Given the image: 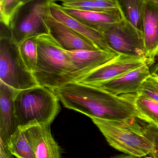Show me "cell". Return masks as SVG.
<instances>
[{
  "instance_id": "cell-30",
  "label": "cell",
  "mask_w": 158,
  "mask_h": 158,
  "mask_svg": "<svg viewBox=\"0 0 158 158\" xmlns=\"http://www.w3.org/2000/svg\"><path fill=\"white\" fill-rule=\"evenodd\" d=\"M149 158H154V157H153L152 156H149Z\"/></svg>"
},
{
  "instance_id": "cell-28",
  "label": "cell",
  "mask_w": 158,
  "mask_h": 158,
  "mask_svg": "<svg viewBox=\"0 0 158 158\" xmlns=\"http://www.w3.org/2000/svg\"><path fill=\"white\" fill-rule=\"evenodd\" d=\"M147 1H150V2H153L158 4V0H147Z\"/></svg>"
},
{
  "instance_id": "cell-19",
  "label": "cell",
  "mask_w": 158,
  "mask_h": 158,
  "mask_svg": "<svg viewBox=\"0 0 158 158\" xmlns=\"http://www.w3.org/2000/svg\"><path fill=\"white\" fill-rule=\"evenodd\" d=\"M134 102L141 120L158 126V101L135 94Z\"/></svg>"
},
{
  "instance_id": "cell-14",
  "label": "cell",
  "mask_w": 158,
  "mask_h": 158,
  "mask_svg": "<svg viewBox=\"0 0 158 158\" xmlns=\"http://www.w3.org/2000/svg\"><path fill=\"white\" fill-rule=\"evenodd\" d=\"M49 11L54 18L90 41L98 50L116 53L109 46L102 33L70 16L63 11L61 5L56 2L52 1L50 3Z\"/></svg>"
},
{
  "instance_id": "cell-26",
  "label": "cell",
  "mask_w": 158,
  "mask_h": 158,
  "mask_svg": "<svg viewBox=\"0 0 158 158\" xmlns=\"http://www.w3.org/2000/svg\"><path fill=\"white\" fill-rule=\"evenodd\" d=\"M113 158H149V157H146L143 158H137L133 156H130V155H123V156H118L115 157Z\"/></svg>"
},
{
  "instance_id": "cell-18",
  "label": "cell",
  "mask_w": 158,
  "mask_h": 158,
  "mask_svg": "<svg viewBox=\"0 0 158 158\" xmlns=\"http://www.w3.org/2000/svg\"><path fill=\"white\" fill-rule=\"evenodd\" d=\"M7 145L12 156L16 158H36L31 144L20 128L12 135Z\"/></svg>"
},
{
  "instance_id": "cell-23",
  "label": "cell",
  "mask_w": 158,
  "mask_h": 158,
  "mask_svg": "<svg viewBox=\"0 0 158 158\" xmlns=\"http://www.w3.org/2000/svg\"><path fill=\"white\" fill-rule=\"evenodd\" d=\"M137 94L158 101V74L151 73L142 84Z\"/></svg>"
},
{
  "instance_id": "cell-3",
  "label": "cell",
  "mask_w": 158,
  "mask_h": 158,
  "mask_svg": "<svg viewBox=\"0 0 158 158\" xmlns=\"http://www.w3.org/2000/svg\"><path fill=\"white\" fill-rule=\"evenodd\" d=\"M59 101L53 90L44 86L19 90L14 99L18 127L51 125L60 111Z\"/></svg>"
},
{
  "instance_id": "cell-7",
  "label": "cell",
  "mask_w": 158,
  "mask_h": 158,
  "mask_svg": "<svg viewBox=\"0 0 158 158\" xmlns=\"http://www.w3.org/2000/svg\"><path fill=\"white\" fill-rule=\"evenodd\" d=\"M110 49L118 54L146 57L143 33L124 19L109 24L99 31Z\"/></svg>"
},
{
  "instance_id": "cell-21",
  "label": "cell",
  "mask_w": 158,
  "mask_h": 158,
  "mask_svg": "<svg viewBox=\"0 0 158 158\" xmlns=\"http://www.w3.org/2000/svg\"><path fill=\"white\" fill-rule=\"evenodd\" d=\"M37 37L28 39L19 46V52L24 63L32 73L36 66L38 57Z\"/></svg>"
},
{
  "instance_id": "cell-22",
  "label": "cell",
  "mask_w": 158,
  "mask_h": 158,
  "mask_svg": "<svg viewBox=\"0 0 158 158\" xmlns=\"http://www.w3.org/2000/svg\"><path fill=\"white\" fill-rule=\"evenodd\" d=\"M22 5V0H3L0 2L1 23L9 28L14 15Z\"/></svg>"
},
{
  "instance_id": "cell-20",
  "label": "cell",
  "mask_w": 158,
  "mask_h": 158,
  "mask_svg": "<svg viewBox=\"0 0 158 158\" xmlns=\"http://www.w3.org/2000/svg\"><path fill=\"white\" fill-rule=\"evenodd\" d=\"M65 7L89 11H104L117 8L115 0H58Z\"/></svg>"
},
{
  "instance_id": "cell-17",
  "label": "cell",
  "mask_w": 158,
  "mask_h": 158,
  "mask_svg": "<svg viewBox=\"0 0 158 158\" xmlns=\"http://www.w3.org/2000/svg\"><path fill=\"white\" fill-rule=\"evenodd\" d=\"M122 19L142 31V16L145 0H115Z\"/></svg>"
},
{
  "instance_id": "cell-4",
  "label": "cell",
  "mask_w": 158,
  "mask_h": 158,
  "mask_svg": "<svg viewBox=\"0 0 158 158\" xmlns=\"http://www.w3.org/2000/svg\"><path fill=\"white\" fill-rule=\"evenodd\" d=\"M91 119L109 144L116 150L137 158H143L154 151V145L144 134L137 118L124 121Z\"/></svg>"
},
{
  "instance_id": "cell-16",
  "label": "cell",
  "mask_w": 158,
  "mask_h": 158,
  "mask_svg": "<svg viewBox=\"0 0 158 158\" xmlns=\"http://www.w3.org/2000/svg\"><path fill=\"white\" fill-rule=\"evenodd\" d=\"M60 5L63 11L70 16L99 31L105 26L118 22L122 19L117 7L104 11H89Z\"/></svg>"
},
{
  "instance_id": "cell-2",
  "label": "cell",
  "mask_w": 158,
  "mask_h": 158,
  "mask_svg": "<svg viewBox=\"0 0 158 158\" xmlns=\"http://www.w3.org/2000/svg\"><path fill=\"white\" fill-rule=\"evenodd\" d=\"M38 57L32 72L40 86L51 90L74 82V68L66 51L49 34L37 37Z\"/></svg>"
},
{
  "instance_id": "cell-27",
  "label": "cell",
  "mask_w": 158,
  "mask_h": 158,
  "mask_svg": "<svg viewBox=\"0 0 158 158\" xmlns=\"http://www.w3.org/2000/svg\"><path fill=\"white\" fill-rule=\"evenodd\" d=\"M33 1V0H22V3L23 4L26 3L28 2H30V1Z\"/></svg>"
},
{
  "instance_id": "cell-25",
  "label": "cell",
  "mask_w": 158,
  "mask_h": 158,
  "mask_svg": "<svg viewBox=\"0 0 158 158\" xmlns=\"http://www.w3.org/2000/svg\"><path fill=\"white\" fill-rule=\"evenodd\" d=\"M13 156L7 144L0 139V158H12Z\"/></svg>"
},
{
  "instance_id": "cell-11",
  "label": "cell",
  "mask_w": 158,
  "mask_h": 158,
  "mask_svg": "<svg viewBox=\"0 0 158 158\" xmlns=\"http://www.w3.org/2000/svg\"><path fill=\"white\" fill-rule=\"evenodd\" d=\"M49 34L65 51L98 50L90 41L54 18L49 11L45 19Z\"/></svg>"
},
{
  "instance_id": "cell-5",
  "label": "cell",
  "mask_w": 158,
  "mask_h": 158,
  "mask_svg": "<svg viewBox=\"0 0 158 158\" xmlns=\"http://www.w3.org/2000/svg\"><path fill=\"white\" fill-rule=\"evenodd\" d=\"M52 0H33L23 4L15 14L9 27L10 38L19 46L30 38L49 34L45 16Z\"/></svg>"
},
{
  "instance_id": "cell-15",
  "label": "cell",
  "mask_w": 158,
  "mask_h": 158,
  "mask_svg": "<svg viewBox=\"0 0 158 158\" xmlns=\"http://www.w3.org/2000/svg\"><path fill=\"white\" fill-rule=\"evenodd\" d=\"M18 91L0 81V139L6 144L19 128L14 104Z\"/></svg>"
},
{
  "instance_id": "cell-24",
  "label": "cell",
  "mask_w": 158,
  "mask_h": 158,
  "mask_svg": "<svg viewBox=\"0 0 158 158\" xmlns=\"http://www.w3.org/2000/svg\"><path fill=\"white\" fill-rule=\"evenodd\" d=\"M139 123L145 136L152 142L154 145V151L150 155L154 158H158V126L147 123Z\"/></svg>"
},
{
  "instance_id": "cell-9",
  "label": "cell",
  "mask_w": 158,
  "mask_h": 158,
  "mask_svg": "<svg viewBox=\"0 0 158 158\" xmlns=\"http://www.w3.org/2000/svg\"><path fill=\"white\" fill-rule=\"evenodd\" d=\"M19 128L31 144L36 158H61L60 147L52 135L51 125L37 124Z\"/></svg>"
},
{
  "instance_id": "cell-8",
  "label": "cell",
  "mask_w": 158,
  "mask_h": 158,
  "mask_svg": "<svg viewBox=\"0 0 158 158\" xmlns=\"http://www.w3.org/2000/svg\"><path fill=\"white\" fill-rule=\"evenodd\" d=\"M146 64L148 65L146 57L119 54L77 82L89 85L103 82L116 78Z\"/></svg>"
},
{
  "instance_id": "cell-13",
  "label": "cell",
  "mask_w": 158,
  "mask_h": 158,
  "mask_svg": "<svg viewBox=\"0 0 158 158\" xmlns=\"http://www.w3.org/2000/svg\"><path fill=\"white\" fill-rule=\"evenodd\" d=\"M145 56L148 65L158 56V4L145 0L142 16Z\"/></svg>"
},
{
  "instance_id": "cell-6",
  "label": "cell",
  "mask_w": 158,
  "mask_h": 158,
  "mask_svg": "<svg viewBox=\"0 0 158 158\" xmlns=\"http://www.w3.org/2000/svg\"><path fill=\"white\" fill-rule=\"evenodd\" d=\"M0 81L17 90L39 85L24 63L19 46L4 32L0 38Z\"/></svg>"
},
{
  "instance_id": "cell-31",
  "label": "cell",
  "mask_w": 158,
  "mask_h": 158,
  "mask_svg": "<svg viewBox=\"0 0 158 158\" xmlns=\"http://www.w3.org/2000/svg\"><path fill=\"white\" fill-rule=\"evenodd\" d=\"M3 0H0V2H2Z\"/></svg>"
},
{
  "instance_id": "cell-29",
  "label": "cell",
  "mask_w": 158,
  "mask_h": 158,
  "mask_svg": "<svg viewBox=\"0 0 158 158\" xmlns=\"http://www.w3.org/2000/svg\"><path fill=\"white\" fill-rule=\"evenodd\" d=\"M58 0H52V1L53 2H57Z\"/></svg>"
},
{
  "instance_id": "cell-12",
  "label": "cell",
  "mask_w": 158,
  "mask_h": 158,
  "mask_svg": "<svg viewBox=\"0 0 158 158\" xmlns=\"http://www.w3.org/2000/svg\"><path fill=\"white\" fill-rule=\"evenodd\" d=\"M66 51L74 67V82H78L92 71L119 55L100 50Z\"/></svg>"
},
{
  "instance_id": "cell-10",
  "label": "cell",
  "mask_w": 158,
  "mask_h": 158,
  "mask_svg": "<svg viewBox=\"0 0 158 158\" xmlns=\"http://www.w3.org/2000/svg\"><path fill=\"white\" fill-rule=\"evenodd\" d=\"M151 74L149 66L146 64L116 78L89 85L114 95L137 94L142 84Z\"/></svg>"
},
{
  "instance_id": "cell-1",
  "label": "cell",
  "mask_w": 158,
  "mask_h": 158,
  "mask_svg": "<svg viewBox=\"0 0 158 158\" xmlns=\"http://www.w3.org/2000/svg\"><path fill=\"white\" fill-rule=\"evenodd\" d=\"M52 90L65 107L82 113L90 118L141 120L134 102L135 94L114 95L95 86L77 82Z\"/></svg>"
}]
</instances>
